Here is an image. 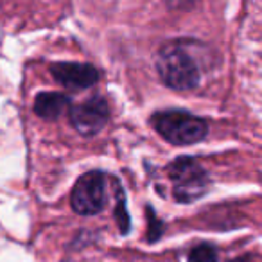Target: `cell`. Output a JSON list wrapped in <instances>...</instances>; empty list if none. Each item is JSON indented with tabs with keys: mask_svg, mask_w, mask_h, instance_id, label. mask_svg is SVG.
Instances as JSON below:
<instances>
[{
	"mask_svg": "<svg viewBox=\"0 0 262 262\" xmlns=\"http://www.w3.org/2000/svg\"><path fill=\"white\" fill-rule=\"evenodd\" d=\"M157 69L162 81L178 92L192 90L200 83V65L187 45L171 41L158 51Z\"/></svg>",
	"mask_w": 262,
	"mask_h": 262,
	"instance_id": "1",
	"label": "cell"
},
{
	"mask_svg": "<svg viewBox=\"0 0 262 262\" xmlns=\"http://www.w3.org/2000/svg\"><path fill=\"white\" fill-rule=\"evenodd\" d=\"M155 129L174 146H190L207 137L208 126L203 119L183 110H164L151 117Z\"/></svg>",
	"mask_w": 262,
	"mask_h": 262,
	"instance_id": "2",
	"label": "cell"
},
{
	"mask_svg": "<svg viewBox=\"0 0 262 262\" xmlns=\"http://www.w3.org/2000/svg\"><path fill=\"white\" fill-rule=\"evenodd\" d=\"M172 183V196L180 203H190L201 198L208 189L207 171L190 157H180L167 167Z\"/></svg>",
	"mask_w": 262,
	"mask_h": 262,
	"instance_id": "3",
	"label": "cell"
},
{
	"mask_svg": "<svg viewBox=\"0 0 262 262\" xmlns=\"http://www.w3.org/2000/svg\"><path fill=\"white\" fill-rule=\"evenodd\" d=\"M106 176L101 171L84 172L76 182L70 196L72 208L81 215H94L104 208Z\"/></svg>",
	"mask_w": 262,
	"mask_h": 262,
	"instance_id": "4",
	"label": "cell"
},
{
	"mask_svg": "<svg viewBox=\"0 0 262 262\" xmlns=\"http://www.w3.org/2000/svg\"><path fill=\"white\" fill-rule=\"evenodd\" d=\"M69 117L72 126L81 135H95L108 122V104L102 97L95 95L76 106H70Z\"/></svg>",
	"mask_w": 262,
	"mask_h": 262,
	"instance_id": "5",
	"label": "cell"
},
{
	"mask_svg": "<svg viewBox=\"0 0 262 262\" xmlns=\"http://www.w3.org/2000/svg\"><path fill=\"white\" fill-rule=\"evenodd\" d=\"M51 70L54 79L70 90L90 88L99 79V72L88 63H56Z\"/></svg>",
	"mask_w": 262,
	"mask_h": 262,
	"instance_id": "6",
	"label": "cell"
},
{
	"mask_svg": "<svg viewBox=\"0 0 262 262\" xmlns=\"http://www.w3.org/2000/svg\"><path fill=\"white\" fill-rule=\"evenodd\" d=\"M70 110V99L58 92H43V94L36 95L34 101V112L40 115L41 119L56 120L63 115V113Z\"/></svg>",
	"mask_w": 262,
	"mask_h": 262,
	"instance_id": "7",
	"label": "cell"
},
{
	"mask_svg": "<svg viewBox=\"0 0 262 262\" xmlns=\"http://www.w3.org/2000/svg\"><path fill=\"white\" fill-rule=\"evenodd\" d=\"M189 262H217V253L210 244H200L190 251Z\"/></svg>",
	"mask_w": 262,
	"mask_h": 262,
	"instance_id": "8",
	"label": "cell"
},
{
	"mask_svg": "<svg viewBox=\"0 0 262 262\" xmlns=\"http://www.w3.org/2000/svg\"><path fill=\"white\" fill-rule=\"evenodd\" d=\"M117 196H119V203H117V223H119V228L122 233H126L129 230V217H127L126 212V200H124V194L120 189H117Z\"/></svg>",
	"mask_w": 262,
	"mask_h": 262,
	"instance_id": "9",
	"label": "cell"
}]
</instances>
